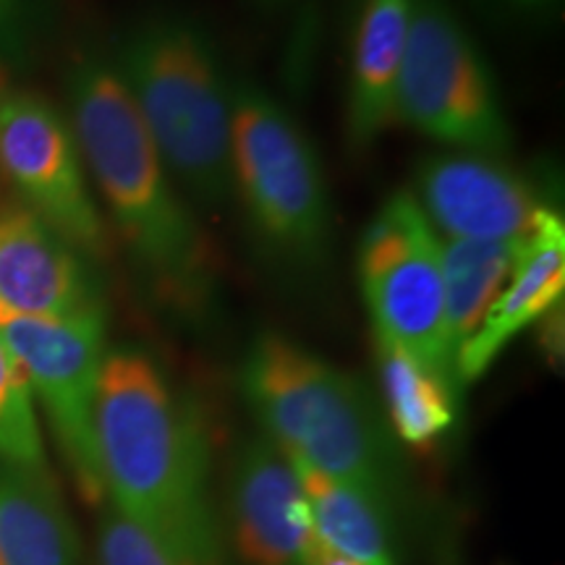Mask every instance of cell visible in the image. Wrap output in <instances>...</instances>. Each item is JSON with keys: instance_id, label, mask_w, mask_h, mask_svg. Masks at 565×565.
<instances>
[{"instance_id": "cell-15", "label": "cell", "mask_w": 565, "mask_h": 565, "mask_svg": "<svg viewBox=\"0 0 565 565\" xmlns=\"http://www.w3.org/2000/svg\"><path fill=\"white\" fill-rule=\"evenodd\" d=\"M0 565H76V540L47 466L0 458Z\"/></svg>"}, {"instance_id": "cell-5", "label": "cell", "mask_w": 565, "mask_h": 565, "mask_svg": "<svg viewBox=\"0 0 565 565\" xmlns=\"http://www.w3.org/2000/svg\"><path fill=\"white\" fill-rule=\"evenodd\" d=\"M231 192L273 254L317 265L333 242V202L315 145L270 92L231 87Z\"/></svg>"}, {"instance_id": "cell-10", "label": "cell", "mask_w": 565, "mask_h": 565, "mask_svg": "<svg viewBox=\"0 0 565 565\" xmlns=\"http://www.w3.org/2000/svg\"><path fill=\"white\" fill-rule=\"evenodd\" d=\"M412 194L448 242H524L553 210L524 175L494 158L463 152L422 162Z\"/></svg>"}, {"instance_id": "cell-12", "label": "cell", "mask_w": 565, "mask_h": 565, "mask_svg": "<svg viewBox=\"0 0 565 565\" xmlns=\"http://www.w3.org/2000/svg\"><path fill=\"white\" fill-rule=\"evenodd\" d=\"M0 307L26 317H76L103 307L87 257L21 202H0Z\"/></svg>"}, {"instance_id": "cell-8", "label": "cell", "mask_w": 565, "mask_h": 565, "mask_svg": "<svg viewBox=\"0 0 565 565\" xmlns=\"http://www.w3.org/2000/svg\"><path fill=\"white\" fill-rule=\"evenodd\" d=\"M0 338L34 401L45 408L71 477L89 503L105 484L95 445V404L105 353V309L76 317H26L0 307Z\"/></svg>"}, {"instance_id": "cell-3", "label": "cell", "mask_w": 565, "mask_h": 565, "mask_svg": "<svg viewBox=\"0 0 565 565\" xmlns=\"http://www.w3.org/2000/svg\"><path fill=\"white\" fill-rule=\"evenodd\" d=\"M242 387L267 440L294 463L391 505L395 448L387 424L353 374L288 338L265 333L246 353Z\"/></svg>"}, {"instance_id": "cell-17", "label": "cell", "mask_w": 565, "mask_h": 565, "mask_svg": "<svg viewBox=\"0 0 565 565\" xmlns=\"http://www.w3.org/2000/svg\"><path fill=\"white\" fill-rule=\"evenodd\" d=\"M294 466L299 471L317 540L362 565H393L387 508L356 487L324 477L309 466Z\"/></svg>"}, {"instance_id": "cell-2", "label": "cell", "mask_w": 565, "mask_h": 565, "mask_svg": "<svg viewBox=\"0 0 565 565\" xmlns=\"http://www.w3.org/2000/svg\"><path fill=\"white\" fill-rule=\"evenodd\" d=\"M71 131L100 200L160 303L200 317L217 291L212 244L154 150L113 63L87 58L68 84Z\"/></svg>"}, {"instance_id": "cell-4", "label": "cell", "mask_w": 565, "mask_h": 565, "mask_svg": "<svg viewBox=\"0 0 565 565\" xmlns=\"http://www.w3.org/2000/svg\"><path fill=\"white\" fill-rule=\"evenodd\" d=\"M183 194L221 207L231 192V87L215 42L183 17H152L113 63Z\"/></svg>"}, {"instance_id": "cell-7", "label": "cell", "mask_w": 565, "mask_h": 565, "mask_svg": "<svg viewBox=\"0 0 565 565\" xmlns=\"http://www.w3.org/2000/svg\"><path fill=\"white\" fill-rule=\"evenodd\" d=\"M356 265L374 338H385L456 383L443 238L412 192L387 196L366 225Z\"/></svg>"}, {"instance_id": "cell-25", "label": "cell", "mask_w": 565, "mask_h": 565, "mask_svg": "<svg viewBox=\"0 0 565 565\" xmlns=\"http://www.w3.org/2000/svg\"><path fill=\"white\" fill-rule=\"evenodd\" d=\"M6 87V79H3V74H0V89ZM0 202H3V194H0Z\"/></svg>"}, {"instance_id": "cell-13", "label": "cell", "mask_w": 565, "mask_h": 565, "mask_svg": "<svg viewBox=\"0 0 565 565\" xmlns=\"http://www.w3.org/2000/svg\"><path fill=\"white\" fill-rule=\"evenodd\" d=\"M565 294V223L557 210H547L540 228L526 238L503 291L490 303L479 328L456 351L454 374L469 385L498 362V356L526 328L561 307Z\"/></svg>"}, {"instance_id": "cell-11", "label": "cell", "mask_w": 565, "mask_h": 565, "mask_svg": "<svg viewBox=\"0 0 565 565\" xmlns=\"http://www.w3.org/2000/svg\"><path fill=\"white\" fill-rule=\"evenodd\" d=\"M233 526L249 565H309L317 540L299 471L267 437L244 445L233 466Z\"/></svg>"}, {"instance_id": "cell-23", "label": "cell", "mask_w": 565, "mask_h": 565, "mask_svg": "<svg viewBox=\"0 0 565 565\" xmlns=\"http://www.w3.org/2000/svg\"><path fill=\"white\" fill-rule=\"evenodd\" d=\"M508 6H515V9H545V6H553L555 0H505Z\"/></svg>"}, {"instance_id": "cell-18", "label": "cell", "mask_w": 565, "mask_h": 565, "mask_svg": "<svg viewBox=\"0 0 565 565\" xmlns=\"http://www.w3.org/2000/svg\"><path fill=\"white\" fill-rule=\"evenodd\" d=\"M524 242H448L443 238V275H445V315L448 335L456 351L461 349L482 322L490 303L503 291L513 267L519 263Z\"/></svg>"}, {"instance_id": "cell-22", "label": "cell", "mask_w": 565, "mask_h": 565, "mask_svg": "<svg viewBox=\"0 0 565 565\" xmlns=\"http://www.w3.org/2000/svg\"><path fill=\"white\" fill-rule=\"evenodd\" d=\"M21 0H0V32H9L19 21Z\"/></svg>"}, {"instance_id": "cell-16", "label": "cell", "mask_w": 565, "mask_h": 565, "mask_svg": "<svg viewBox=\"0 0 565 565\" xmlns=\"http://www.w3.org/2000/svg\"><path fill=\"white\" fill-rule=\"evenodd\" d=\"M374 345L391 433L427 448L456 424V383L385 338H374Z\"/></svg>"}, {"instance_id": "cell-24", "label": "cell", "mask_w": 565, "mask_h": 565, "mask_svg": "<svg viewBox=\"0 0 565 565\" xmlns=\"http://www.w3.org/2000/svg\"><path fill=\"white\" fill-rule=\"evenodd\" d=\"M259 3H265V6H275V3H286V0H259Z\"/></svg>"}, {"instance_id": "cell-20", "label": "cell", "mask_w": 565, "mask_h": 565, "mask_svg": "<svg viewBox=\"0 0 565 565\" xmlns=\"http://www.w3.org/2000/svg\"><path fill=\"white\" fill-rule=\"evenodd\" d=\"M97 550L100 565H179L145 529L113 508L103 515Z\"/></svg>"}, {"instance_id": "cell-6", "label": "cell", "mask_w": 565, "mask_h": 565, "mask_svg": "<svg viewBox=\"0 0 565 565\" xmlns=\"http://www.w3.org/2000/svg\"><path fill=\"white\" fill-rule=\"evenodd\" d=\"M395 121L463 154L498 158L511 150V124L490 66L445 0H414Z\"/></svg>"}, {"instance_id": "cell-9", "label": "cell", "mask_w": 565, "mask_h": 565, "mask_svg": "<svg viewBox=\"0 0 565 565\" xmlns=\"http://www.w3.org/2000/svg\"><path fill=\"white\" fill-rule=\"evenodd\" d=\"M0 181L82 257L110 252L71 124L34 92L0 89Z\"/></svg>"}, {"instance_id": "cell-14", "label": "cell", "mask_w": 565, "mask_h": 565, "mask_svg": "<svg viewBox=\"0 0 565 565\" xmlns=\"http://www.w3.org/2000/svg\"><path fill=\"white\" fill-rule=\"evenodd\" d=\"M414 0H364L349 82V137L359 150L395 124V87L404 66Z\"/></svg>"}, {"instance_id": "cell-19", "label": "cell", "mask_w": 565, "mask_h": 565, "mask_svg": "<svg viewBox=\"0 0 565 565\" xmlns=\"http://www.w3.org/2000/svg\"><path fill=\"white\" fill-rule=\"evenodd\" d=\"M0 458L24 466H47L30 385L3 338H0Z\"/></svg>"}, {"instance_id": "cell-1", "label": "cell", "mask_w": 565, "mask_h": 565, "mask_svg": "<svg viewBox=\"0 0 565 565\" xmlns=\"http://www.w3.org/2000/svg\"><path fill=\"white\" fill-rule=\"evenodd\" d=\"M95 445L113 511L179 565H217L202 422L154 359L134 345L105 353Z\"/></svg>"}, {"instance_id": "cell-21", "label": "cell", "mask_w": 565, "mask_h": 565, "mask_svg": "<svg viewBox=\"0 0 565 565\" xmlns=\"http://www.w3.org/2000/svg\"><path fill=\"white\" fill-rule=\"evenodd\" d=\"M309 565H362L356 561H351V557H345L341 553H335V550H330L328 545H317L315 553H312V561H309Z\"/></svg>"}]
</instances>
